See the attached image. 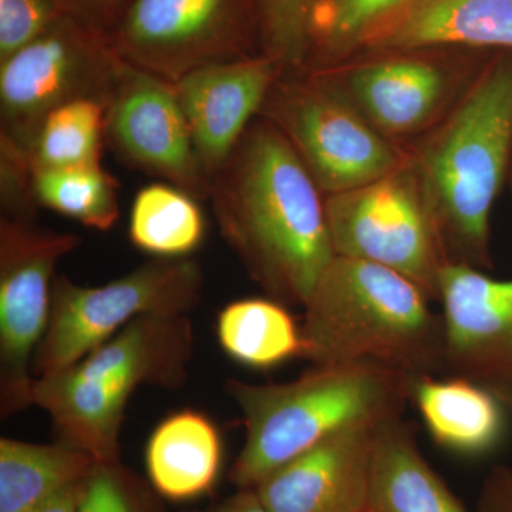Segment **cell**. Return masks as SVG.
Returning a JSON list of instances; mask_svg holds the SVG:
<instances>
[{"label":"cell","instance_id":"obj_1","mask_svg":"<svg viewBox=\"0 0 512 512\" xmlns=\"http://www.w3.org/2000/svg\"><path fill=\"white\" fill-rule=\"evenodd\" d=\"M215 221L268 298L305 305L332 261L325 194L284 134L258 116L210 180Z\"/></svg>","mask_w":512,"mask_h":512},{"label":"cell","instance_id":"obj_2","mask_svg":"<svg viewBox=\"0 0 512 512\" xmlns=\"http://www.w3.org/2000/svg\"><path fill=\"white\" fill-rule=\"evenodd\" d=\"M406 150L446 264L493 271L491 212L512 154V50L494 53L457 106Z\"/></svg>","mask_w":512,"mask_h":512},{"label":"cell","instance_id":"obj_3","mask_svg":"<svg viewBox=\"0 0 512 512\" xmlns=\"http://www.w3.org/2000/svg\"><path fill=\"white\" fill-rule=\"evenodd\" d=\"M412 279L333 256L306 301L301 359L312 366L376 362L413 377L443 376V315Z\"/></svg>","mask_w":512,"mask_h":512},{"label":"cell","instance_id":"obj_4","mask_svg":"<svg viewBox=\"0 0 512 512\" xmlns=\"http://www.w3.org/2000/svg\"><path fill=\"white\" fill-rule=\"evenodd\" d=\"M413 376L376 362L312 366L288 383L229 379L244 446L229 470L238 490H254L265 477L339 431L402 417L412 403Z\"/></svg>","mask_w":512,"mask_h":512},{"label":"cell","instance_id":"obj_5","mask_svg":"<svg viewBox=\"0 0 512 512\" xmlns=\"http://www.w3.org/2000/svg\"><path fill=\"white\" fill-rule=\"evenodd\" d=\"M192 355L188 315L143 316L74 365L37 377L32 406L49 414L59 443L97 464L121 463V426L131 397L143 386L183 387Z\"/></svg>","mask_w":512,"mask_h":512},{"label":"cell","instance_id":"obj_6","mask_svg":"<svg viewBox=\"0 0 512 512\" xmlns=\"http://www.w3.org/2000/svg\"><path fill=\"white\" fill-rule=\"evenodd\" d=\"M494 53L443 46L362 50L309 70L383 137L407 147L457 106Z\"/></svg>","mask_w":512,"mask_h":512},{"label":"cell","instance_id":"obj_7","mask_svg":"<svg viewBox=\"0 0 512 512\" xmlns=\"http://www.w3.org/2000/svg\"><path fill=\"white\" fill-rule=\"evenodd\" d=\"M202 286L201 266L190 256L154 258L100 286L56 275L49 326L33 359V376H50L74 365L143 316L188 315L201 301Z\"/></svg>","mask_w":512,"mask_h":512},{"label":"cell","instance_id":"obj_8","mask_svg":"<svg viewBox=\"0 0 512 512\" xmlns=\"http://www.w3.org/2000/svg\"><path fill=\"white\" fill-rule=\"evenodd\" d=\"M259 116L284 134L325 195L373 183L407 163L406 147L383 137L311 70L282 73Z\"/></svg>","mask_w":512,"mask_h":512},{"label":"cell","instance_id":"obj_9","mask_svg":"<svg viewBox=\"0 0 512 512\" xmlns=\"http://www.w3.org/2000/svg\"><path fill=\"white\" fill-rule=\"evenodd\" d=\"M121 57L109 39L66 15L0 62V141L28 154L50 111L79 99L106 104Z\"/></svg>","mask_w":512,"mask_h":512},{"label":"cell","instance_id":"obj_10","mask_svg":"<svg viewBox=\"0 0 512 512\" xmlns=\"http://www.w3.org/2000/svg\"><path fill=\"white\" fill-rule=\"evenodd\" d=\"M109 42L121 59L173 83L261 55L255 0H133Z\"/></svg>","mask_w":512,"mask_h":512},{"label":"cell","instance_id":"obj_11","mask_svg":"<svg viewBox=\"0 0 512 512\" xmlns=\"http://www.w3.org/2000/svg\"><path fill=\"white\" fill-rule=\"evenodd\" d=\"M79 235L0 217V414L32 406L33 359L45 338L56 266L79 247Z\"/></svg>","mask_w":512,"mask_h":512},{"label":"cell","instance_id":"obj_12","mask_svg":"<svg viewBox=\"0 0 512 512\" xmlns=\"http://www.w3.org/2000/svg\"><path fill=\"white\" fill-rule=\"evenodd\" d=\"M325 210L336 256L399 272L439 301L447 264L407 163L373 183L325 195Z\"/></svg>","mask_w":512,"mask_h":512},{"label":"cell","instance_id":"obj_13","mask_svg":"<svg viewBox=\"0 0 512 512\" xmlns=\"http://www.w3.org/2000/svg\"><path fill=\"white\" fill-rule=\"evenodd\" d=\"M106 143L128 167L208 200L173 82L121 59L106 100Z\"/></svg>","mask_w":512,"mask_h":512},{"label":"cell","instance_id":"obj_14","mask_svg":"<svg viewBox=\"0 0 512 512\" xmlns=\"http://www.w3.org/2000/svg\"><path fill=\"white\" fill-rule=\"evenodd\" d=\"M439 302L446 330L443 376L484 387L512 416V279L447 265Z\"/></svg>","mask_w":512,"mask_h":512},{"label":"cell","instance_id":"obj_15","mask_svg":"<svg viewBox=\"0 0 512 512\" xmlns=\"http://www.w3.org/2000/svg\"><path fill=\"white\" fill-rule=\"evenodd\" d=\"M282 73L274 59L256 55L200 67L174 83L208 184L259 116Z\"/></svg>","mask_w":512,"mask_h":512},{"label":"cell","instance_id":"obj_16","mask_svg":"<svg viewBox=\"0 0 512 512\" xmlns=\"http://www.w3.org/2000/svg\"><path fill=\"white\" fill-rule=\"evenodd\" d=\"M383 423L357 424L320 441L265 477L255 493L269 512H369L373 451Z\"/></svg>","mask_w":512,"mask_h":512},{"label":"cell","instance_id":"obj_17","mask_svg":"<svg viewBox=\"0 0 512 512\" xmlns=\"http://www.w3.org/2000/svg\"><path fill=\"white\" fill-rule=\"evenodd\" d=\"M437 46L512 50V0H413L362 50Z\"/></svg>","mask_w":512,"mask_h":512},{"label":"cell","instance_id":"obj_18","mask_svg":"<svg viewBox=\"0 0 512 512\" xmlns=\"http://www.w3.org/2000/svg\"><path fill=\"white\" fill-rule=\"evenodd\" d=\"M412 403L434 443L456 456H490L510 433L504 404L464 377H414Z\"/></svg>","mask_w":512,"mask_h":512},{"label":"cell","instance_id":"obj_19","mask_svg":"<svg viewBox=\"0 0 512 512\" xmlns=\"http://www.w3.org/2000/svg\"><path fill=\"white\" fill-rule=\"evenodd\" d=\"M224 458L221 434L198 410L173 413L151 433L144 463L151 487L171 501H190L210 493Z\"/></svg>","mask_w":512,"mask_h":512},{"label":"cell","instance_id":"obj_20","mask_svg":"<svg viewBox=\"0 0 512 512\" xmlns=\"http://www.w3.org/2000/svg\"><path fill=\"white\" fill-rule=\"evenodd\" d=\"M369 512H468L421 453L403 416L377 430Z\"/></svg>","mask_w":512,"mask_h":512},{"label":"cell","instance_id":"obj_21","mask_svg":"<svg viewBox=\"0 0 512 512\" xmlns=\"http://www.w3.org/2000/svg\"><path fill=\"white\" fill-rule=\"evenodd\" d=\"M97 466L89 454L62 443L0 439V512H36Z\"/></svg>","mask_w":512,"mask_h":512},{"label":"cell","instance_id":"obj_22","mask_svg":"<svg viewBox=\"0 0 512 512\" xmlns=\"http://www.w3.org/2000/svg\"><path fill=\"white\" fill-rule=\"evenodd\" d=\"M217 338L225 355L255 370L301 359L303 352L301 326L288 306L268 296L225 305L218 313Z\"/></svg>","mask_w":512,"mask_h":512},{"label":"cell","instance_id":"obj_23","mask_svg":"<svg viewBox=\"0 0 512 512\" xmlns=\"http://www.w3.org/2000/svg\"><path fill=\"white\" fill-rule=\"evenodd\" d=\"M205 218L198 198L173 184L141 188L131 205L128 238L154 258H188L205 237Z\"/></svg>","mask_w":512,"mask_h":512},{"label":"cell","instance_id":"obj_24","mask_svg":"<svg viewBox=\"0 0 512 512\" xmlns=\"http://www.w3.org/2000/svg\"><path fill=\"white\" fill-rule=\"evenodd\" d=\"M37 208L55 211L96 231H109L119 220V180L103 165L33 170Z\"/></svg>","mask_w":512,"mask_h":512},{"label":"cell","instance_id":"obj_25","mask_svg":"<svg viewBox=\"0 0 512 512\" xmlns=\"http://www.w3.org/2000/svg\"><path fill=\"white\" fill-rule=\"evenodd\" d=\"M106 144V104L96 99L69 101L50 111L28 151L33 170L100 164Z\"/></svg>","mask_w":512,"mask_h":512},{"label":"cell","instance_id":"obj_26","mask_svg":"<svg viewBox=\"0 0 512 512\" xmlns=\"http://www.w3.org/2000/svg\"><path fill=\"white\" fill-rule=\"evenodd\" d=\"M413 0H320L309 69L330 66L359 53L370 37Z\"/></svg>","mask_w":512,"mask_h":512},{"label":"cell","instance_id":"obj_27","mask_svg":"<svg viewBox=\"0 0 512 512\" xmlns=\"http://www.w3.org/2000/svg\"><path fill=\"white\" fill-rule=\"evenodd\" d=\"M320 0H255L259 52L284 73L302 72L312 55Z\"/></svg>","mask_w":512,"mask_h":512},{"label":"cell","instance_id":"obj_28","mask_svg":"<svg viewBox=\"0 0 512 512\" xmlns=\"http://www.w3.org/2000/svg\"><path fill=\"white\" fill-rule=\"evenodd\" d=\"M77 512H157L144 485L121 463L97 464L84 480Z\"/></svg>","mask_w":512,"mask_h":512},{"label":"cell","instance_id":"obj_29","mask_svg":"<svg viewBox=\"0 0 512 512\" xmlns=\"http://www.w3.org/2000/svg\"><path fill=\"white\" fill-rule=\"evenodd\" d=\"M66 16L60 0H0V62Z\"/></svg>","mask_w":512,"mask_h":512},{"label":"cell","instance_id":"obj_30","mask_svg":"<svg viewBox=\"0 0 512 512\" xmlns=\"http://www.w3.org/2000/svg\"><path fill=\"white\" fill-rule=\"evenodd\" d=\"M33 167L28 154L0 141V201L2 215L33 220L36 211L32 190Z\"/></svg>","mask_w":512,"mask_h":512},{"label":"cell","instance_id":"obj_31","mask_svg":"<svg viewBox=\"0 0 512 512\" xmlns=\"http://www.w3.org/2000/svg\"><path fill=\"white\" fill-rule=\"evenodd\" d=\"M66 15L109 39L133 0H60Z\"/></svg>","mask_w":512,"mask_h":512},{"label":"cell","instance_id":"obj_32","mask_svg":"<svg viewBox=\"0 0 512 512\" xmlns=\"http://www.w3.org/2000/svg\"><path fill=\"white\" fill-rule=\"evenodd\" d=\"M477 512H512V467L500 464L484 478Z\"/></svg>","mask_w":512,"mask_h":512},{"label":"cell","instance_id":"obj_33","mask_svg":"<svg viewBox=\"0 0 512 512\" xmlns=\"http://www.w3.org/2000/svg\"><path fill=\"white\" fill-rule=\"evenodd\" d=\"M188 512H269L254 490H238L237 493L201 510Z\"/></svg>","mask_w":512,"mask_h":512},{"label":"cell","instance_id":"obj_34","mask_svg":"<svg viewBox=\"0 0 512 512\" xmlns=\"http://www.w3.org/2000/svg\"><path fill=\"white\" fill-rule=\"evenodd\" d=\"M86 478H84V480H86ZM84 480L63 488L60 493L50 498V500L47 501L46 504H43L36 512H77V504H79Z\"/></svg>","mask_w":512,"mask_h":512},{"label":"cell","instance_id":"obj_35","mask_svg":"<svg viewBox=\"0 0 512 512\" xmlns=\"http://www.w3.org/2000/svg\"><path fill=\"white\" fill-rule=\"evenodd\" d=\"M507 184H508V187H510L511 197H512V154H511L510 171H508V181H507Z\"/></svg>","mask_w":512,"mask_h":512}]
</instances>
